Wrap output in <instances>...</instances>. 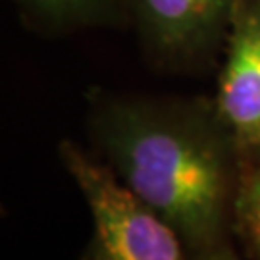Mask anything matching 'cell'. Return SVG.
Returning <instances> with one entry per match:
<instances>
[{
  "label": "cell",
  "instance_id": "1",
  "mask_svg": "<svg viewBox=\"0 0 260 260\" xmlns=\"http://www.w3.org/2000/svg\"><path fill=\"white\" fill-rule=\"evenodd\" d=\"M91 139L110 170L181 237L193 260H239L233 205L245 150L214 101L101 96Z\"/></svg>",
  "mask_w": 260,
  "mask_h": 260
},
{
  "label": "cell",
  "instance_id": "2",
  "mask_svg": "<svg viewBox=\"0 0 260 260\" xmlns=\"http://www.w3.org/2000/svg\"><path fill=\"white\" fill-rule=\"evenodd\" d=\"M60 158L89 205L96 260H193L174 228L145 205L110 166L66 141Z\"/></svg>",
  "mask_w": 260,
  "mask_h": 260
},
{
  "label": "cell",
  "instance_id": "3",
  "mask_svg": "<svg viewBox=\"0 0 260 260\" xmlns=\"http://www.w3.org/2000/svg\"><path fill=\"white\" fill-rule=\"evenodd\" d=\"M237 0H129L149 56L166 70H195L223 48Z\"/></svg>",
  "mask_w": 260,
  "mask_h": 260
},
{
  "label": "cell",
  "instance_id": "4",
  "mask_svg": "<svg viewBox=\"0 0 260 260\" xmlns=\"http://www.w3.org/2000/svg\"><path fill=\"white\" fill-rule=\"evenodd\" d=\"M214 104L241 149H256L260 145V0L235 2Z\"/></svg>",
  "mask_w": 260,
  "mask_h": 260
},
{
  "label": "cell",
  "instance_id": "5",
  "mask_svg": "<svg viewBox=\"0 0 260 260\" xmlns=\"http://www.w3.org/2000/svg\"><path fill=\"white\" fill-rule=\"evenodd\" d=\"M25 18L41 29L87 27L108 23L120 16L123 0H16Z\"/></svg>",
  "mask_w": 260,
  "mask_h": 260
},
{
  "label": "cell",
  "instance_id": "6",
  "mask_svg": "<svg viewBox=\"0 0 260 260\" xmlns=\"http://www.w3.org/2000/svg\"><path fill=\"white\" fill-rule=\"evenodd\" d=\"M233 239L247 260H260V158L245 150L233 205Z\"/></svg>",
  "mask_w": 260,
  "mask_h": 260
},
{
  "label": "cell",
  "instance_id": "7",
  "mask_svg": "<svg viewBox=\"0 0 260 260\" xmlns=\"http://www.w3.org/2000/svg\"><path fill=\"white\" fill-rule=\"evenodd\" d=\"M81 260H96V256H94V252L91 251V249H89V251L85 252V256Z\"/></svg>",
  "mask_w": 260,
  "mask_h": 260
},
{
  "label": "cell",
  "instance_id": "8",
  "mask_svg": "<svg viewBox=\"0 0 260 260\" xmlns=\"http://www.w3.org/2000/svg\"><path fill=\"white\" fill-rule=\"evenodd\" d=\"M251 152H254V154H256V156L260 158V145H258V147H256V149H252Z\"/></svg>",
  "mask_w": 260,
  "mask_h": 260
}]
</instances>
